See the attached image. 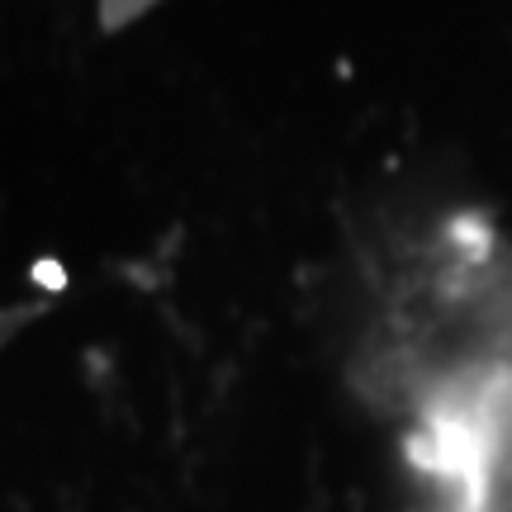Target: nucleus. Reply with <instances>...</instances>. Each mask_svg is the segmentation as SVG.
I'll return each mask as SVG.
<instances>
[{
	"label": "nucleus",
	"instance_id": "1",
	"mask_svg": "<svg viewBox=\"0 0 512 512\" xmlns=\"http://www.w3.org/2000/svg\"><path fill=\"white\" fill-rule=\"evenodd\" d=\"M29 323V309H0V351L10 347V337Z\"/></svg>",
	"mask_w": 512,
	"mask_h": 512
}]
</instances>
